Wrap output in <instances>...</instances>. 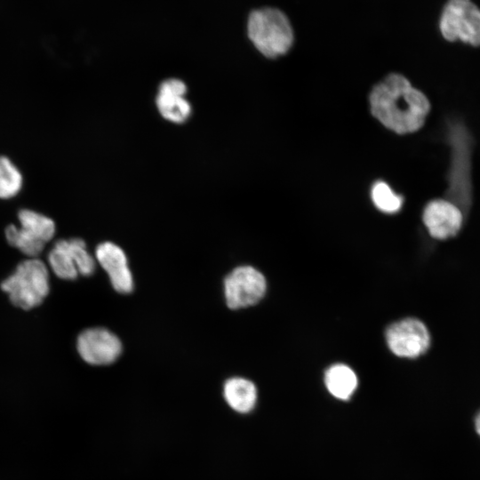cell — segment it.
Wrapping results in <instances>:
<instances>
[{
	"label": "cell",
	"mask_w": 480,
	"mask_h": 480,
	"mask_svg": "<svg viewBox=\"0 0 480 480\" xmlns=\"http://www.w3.org/2000/svg\"><path fill=\"white\" fill-rule=\"evenodd\" d=\"M476 429L477 433L480 435V412L478 413L476 419Z\"/></svg>",
	"instance_id": "e0dca14e"
},
{
	"label": "cell",
	"mask_w": 480,
	"mask_h": 480,
	"mask_svg": "<svg viewBox=\"0 0 480 480\" xmlns=\"http://www.w3.org/2000/svg\"><path fill=\"white\" fill-rule=\"evenodd\" d=\"M20 227L9 225L5 229L7 242L29 257L43 251L55 234V223L49 217L28 209L18 212Z\"/></svg>",
	"instance_id": "277c9868"
},
{
	"label": "cell",
	"mask_w": 480,
	"mask_h": 480,
	"mask_svg": "<svg viewBox=\"0 0 480 480\" xmlns=\"http://www.w3.org/2000/svg\"><path fill=\"white\" fill-rule=\"evenodd\" d=\"M187 86L178 78L162 82L156 96V107L161 116L172 123L185 122L191 114V105L186 100Z\"/></svg>",
	"instance_id": "8fae6325"
},
{
	"label": "cell",
	"mask_w": 480,
	"mask_h": 480,
	"mask_svg": "<svg viewBox=\"0 0 480 480\" xmlns=\"http://www.w3.org/2000/svg\"><path fill=\"white\" fill-rule=\"evenodd\" d=\"M422 220L432 237L444 240L459 233L462 227L463 215L455 203L436 199L425 207Z\"/></svg>",
	"instance_id": "30bf717a"
},
{
	"label": "cell",
	"mask_w": 480,
	"mask_h": 480,
	"mask_svg": "<svg viewBox=\"0 0 480 480\" xmlns=\"http://www.w3.org/2000/svg\"><path fill=\"white\" fill-rule=\"evenodd\" d=\"M48 261L61 279H75L78 274L89 276L95 268L94 260L80 238L57 241L48 254Z\"/></svg>",
	"instance_id": "8992f818"
},
{
	"label": "cell",
	"mask_w": 480,
	"mask_h": 480,
	"mask_svg": "<svg viewBox=\"0 0 480 480\" xmlns=\"http://www.w3.org/2000/svg\"><path fill=\"white\" fill-rule=\"evenodd\" d=\"M267 288L264 276L251 266H242L224 280V293L228 308L237 309L258 303Z\"/></svg>",
	"instance_id": "52a82bcc"
},
{
	"label": "cell",
	"mask_w": 480,
	"mask_h": 480,
	"mask_svg": "<svg viewBox=\"0 0 480 480\" xmlns=\"http://www.w3.org/2000/svg\"><path fill=\"white\" fill-rule=\"evenodd\" d=\"M246 35L251 44L268 59L286 53L293 41L289 20L283 12L271 6H264L250 12Z\"/></svg>",
	"instance_id": "7a4b0ae2"
},
{
	"label": "cell",
	"mask_w": 480,
	"mask_h": 480,
	"mask_svg": "<svg viewBox=\"0 0 480 480\" xmlns=\"http://www.w3.org/2000/svg\"><path fill=\"white\" fill-rule=\"evenodd\" d=\"M22 174L16 165L4 156H0V199L15 196L22 188Z\"/></svg>",
	"instance_id": "9a60e30c"
},
{
	"label": "cell",
	"mask_w": 480,
	"mask_h": 480,
	"mask_svg": "<svg viewBox=\"0 0 480 480\" xmlns=\"http://www.w3.org/2000/svg\"><path fill=\"white\" fill-rule=\"evenodd\" d=\"M372 199L375 206L387 213L397 212L402 206V197L394 193L390 187L382 181L374 184Z\"/></svg>",
	"instance_id": "2e32d148"
},
{
	"label": "cell",
	"mask_w": 480,
	"mask_h": 480,
	"mask_svg": "<svg viewBox=\"0 0 480 480\" xmlns=\"http://www.w3.org/2000/svg\"><path fill=\"white\" fill-rule=\"evenodd\" d=\"M77 350L86 363L105 365L117 359L122 351V344L110 331L100 327L90 328L78 336Z\"/></svg>",
	"instance_id": "9c48e42d"
},
{
	"label": "cell",
	"mask_w": 480,
	"mask_h": 480,
	"mask_svg": "<svg viewBox=\"0 0 480 480\" xmlns=\"http://www.w3.org/2000/svg\"><path fill=\"white\" fill-rule=\"evenodd\" d=\"M96 259L106 270L115 290L129 293L133 289V280L124 251L116 244L104 242L95 252Z\"/></svg>",
	"instance_id": "7c38bea8"
},
{
	"label": "cell",
	"mask_w": 480,
	"mask_h": 480,
	"mask_svg": "<svg viewBox=\"0 0 480 480\" xmlns=\"http://www.w3.org/2000/svg\"><path fill=\"white\" fill-rule=\"evenodd\" d=\"M440 30L448 41L480 45V9L471 0H449L440 19Z\"/></svg>",
	"instance_id": "5b68a950"
},
{
	"label": "cell",
	"mask_w": 480,
	"mask_h": 480,
	"mask_svg": "<svg viewBox=\"0 0 480 480\" xmlns=\"http://www.w3.org/2000/svg\"><path fill=\"white\" fill-rule=\"evenodd\" d=\"M324 382L328 391L333 396L347 400L357 387V377L348 365L337 364L326 371Z\"/></svg>",
	"instance_id": "5bb4252c"
},
{
	"label": "cell",
	"mask_w": 480,
	"mask_h": 480,
	"mask_svg": "<svg viewBox=\"0 0 480 480\" xmlns=\"http://www.w3.org/2000/svg\"><path fill=\"white\" fill-rule=\"evenodd\" d=\"M386 340L390 350L400 357L415 358L430 346L427 326L417 318H404L389 325Z\"/></svg>",
	"instance_id": "ba28073f"
},
{
	"label": "cell",
	"mask_w": 480,
	"mask_h": 480,
	"mask_svg": "<svg viewBox=\"0 0 480 480\" xmlns=\"http://www.w3.org/2000/svg\"><path fill=\"white\" fill-rule=\"evenodd\" d=\"M223 395L228 404L240 413L249 412L257 400V389L249 380L235 377L228 379L223 388Z\"/></svg>",
	"instance_id": "4fadbf2b"
},
{
	"label": "cell",
	"mask_w": 480,
	"mask_h": 480,
	"mask_svg": "<svg viewBox=\"0 0 480 480\" xmlns=\"http://www.w3.org/2000/svg\"><path fill=\"white\" fill-rule=\"evenodd\" d=\"M1 288L9 294L14 306L25 310L35 308L40 305L49 293L47 268L38 259L26 260L2 283Z\"/></svg>",
	"instance_id": "3957f363"
},
{
	"label": "cell",
	"mask_w": 480,
	"mask_h": 480,
	"mask_svg": "<svg viewBox=\"0 0 480 480\" xmlns=\"http://www.w3.org/2000/svg\"><path fill=\"white\" fill-rule=\"evenodd\" d=\"M370 106L372 114L398 134L418 131L430 109L425 94L399 74L388 75L373 87Z\"/></svg>",
	"instance_id": "6da1fadb"
}]
</instances>
